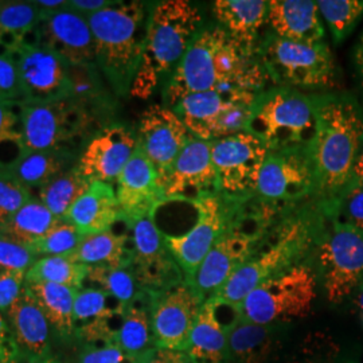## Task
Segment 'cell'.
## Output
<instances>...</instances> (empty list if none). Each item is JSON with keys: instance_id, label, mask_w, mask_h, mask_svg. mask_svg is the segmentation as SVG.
Returning <instances> with one entry per match:
<instances>
[{"instance_id": "6da1fadb", "label": "cell", "mask_w": 363, "mask_h": 363, "mask_svg": "<svg viewBox=\"0 0 363 363\" xmlns=\"http://www.w3.org/2000/svg\"><path fill=\"white\" fill-rule=\"evenodd\" d=\"M267 78L257 54L247 52L218 23H205L164 82L163 105L172 109L187 96L214 89L262 91Z\"/></svg>"}, {"instance_id": "7a4b0ae2", "label": "cell", "mask_w": 363, "mask_h": 363, "mask_svg": "<svg viewBox=\"0 0 363 363\" xmlns=\"http://www.w3.org/2000/svg\"><path fill=\"white\" fill-rule=\"evenodd\" d=\"M318 130L311 145L313 199L331 217L346 191L363 147V109L346 93L313 94Z\"/></svg>"}, {"instance_id": "3957f363", "label": "cell", "mask_w": 363, "mask_h": 363, "mask_svg": "<svg viewBox=\"0 0 363 363\" xmlns=\"http://www.w3.org/2000/svg\"><path fill=\"white\" fill-rule=\"evenodd\" d=\"M327 220L313 198L288 208L216 296L240 308L247 295L265 280L315 259Z\"/></svg>"}, {"instance_id": "277c9868", "label": "cell", "mask_w": 363, "mask_h": 363, "mask_svg": "<svg viewBox=\"0 0 363 363\" xmlns=\"http://www.w3.org/2000/svg\"><path fill=\"white\" fill-rule=\"evenodd\" d=\"M152 3L116 1L88 18L96 66L117 97H127L143 58Z\"/></svg>"}, {"instance_id": "5b68a950", "label": "cell", "mask_w": 363, "mask_h": 363, "mask_svg": "<svg viewBox=\"0 0 363 363\" xmlns=\"http://www.w3.org/2000/svg\"><path fill=\"white\" fill-rule=\"evenodd\" d=\"M205 25L199 7L187 0L152 3L143 58L130 96L150 99L179 65L198 31Z\"/></svg>"}, {"instance_id": "8992f818", "label": "cell", "mask_w": 363, "mask_h": 363, "mask_svg": "<svg viewBox=\"0 0 363 363\" xmlns=\"http://www.w3.org/2000/svg\"><path fill=\"white\" fill-rule=\"evenodd\" d=\"M286 211V208L268 206L253 196L237 203L232 220L202 261L191 284L203 301L214 298L233 273L252 257L269 228Z\"/></svg>"}, {"instance_id": "52a82bcc", "label": "cell", "mask_w": 363, "mask_h": 363, "mask_svg": "<svg viewBox=\"0 0 363 363\" xmlns=\"http://www.w3.org/2000/svg\"><path fill=\"white\" fill-rule=\"evenodd\" d=\"M316 130L313 94L284 86L259 91L245 124V132L259 139L268 152L310 148Z\"/></svg>"}, {"instance_id": "ba28073f", "label": "cell", "mask_w": 363, "mask_h": 363, "mask_svg": "<svg viewBox=\"0 0 363 363\" xmlns=\"http://www.w3.org/2000/svg\"><path fill=\"white\" fill-rule=\"evenodd\" d=\"M315 259L273 276L255 288L240 306L241 318L262 325H279L310 315L318 296Z\"/></svg>"}, {"instance_id": "9c48e42d", "label": "cell", "mask_w": 363, "mask_h": 363, "mask_svg": "<svg viewBox=\"0 0 363 363\" xmlns=\"http://www.w3.org/2000/svg\"><path fill=\"white\" fill-rule=\"evenodd\" d=\"M256 54L276 86L330 89L337 85L335 61L325 40L306 43L268 34Z\"/></svg>"}, {"instance_id": "30bf717a", "label": "cell", "mask_w": 363, "mask_h": 363, "mask_svg": "<svg viewBox=\"0 0 363 363\" xmlns=\"http://www.w3.org/2000/svg\"><path fill=\"white\" fill-rule=\"evenodd\" d=\"M319 283L330 303L339 304L363 286V230L328 217L315 253Z\"/></svg>"}, {"instance_id": "8fae6325", "label": "cell", "mask_w": 363, "mask_h": 363, "mask_svg": "<svg viewBox=\"0 0 363 363\" xmlns=\"http://www.w3.org/2000/svg\"><path fill=\"white\" fill-rule=\"evenodd\" d=\"M99 128L69 97L50 103L23 104V151L70 150L81 152Z\"/></svg>"}, {"instance_id": "7c38bea8", "label": "cell", "mask_w": 363, "mask_h": 363, "mask_svg": "<svg viewBox=\"0 0 363 363\" xmlns=\"http://www.w3.org/2000/svg\"><path fill=\"white\" fill-rule=\"evenodd\" d=\"M257 93L241 89H214L187 96L172 109L193 136L213 142L245 130Z\"/></svg>"}, {"instance_id": "4fadbf2b", "label": "cell", "mask_w": 363, "mask_h": 363, "mask_svg": "<svg viewBox=\"0 0 363 363\" xmlns=\"http://www.w3.org/2000/svg\"><path fill=\"white\" fill-rule=\"evenodd\" d=\"M315 195L311 147L268 152L253 198L276 208L298 205Z\"/></svg>"}, {"instance_id": "5bb4252c", "label": "cell", "mask_w": 363, "mask_h": 363, "mask_svg": "<svg viewBox=\"0 0 363 363\" xmlns=\"http://www.w3.org/2000/svg\"><path fill=\"white\" fill-rule=\"evenodd\" d=\"M238 202L220 194L195 201L193 202L196 210L194 225L181 235L163 233L169 252L184 276V281L193 284L202 261L229 225Z\"/></svg>"}, {"instance_id": "9a60e30c", "label": "cell", "mask_w": 363, "mask_h": 363, "mask_svg": "<svg viewBox=\"0 0 363 363\" xmlns=\"http://www.w3.org/2000/svg\"><path fill=\"white\" fill-rule=\"evenodd\" d=\"M268 150L247 132L211 142V159L220 194L232 201H247L255 194Z\"/></svg>"}, {"instance_id": "2e32d148", "label": "cell", "mask_w": 363, "mask_h": 363, "mask_svg": "<svg viewBox=\"0 0 363 363\" xmlns=\"http://www.w3.org/2000/svg\"><path fill=\"white\" fill-rule=\"evenodd\" d=\"M130 232V268L142 289L162 292L184 281L154 217L136 222Z\"/></svg>"}, {"instance_id": "e0dca14e", "label": "cell", "mask_w": 363, "mask_h": 363, "mask_svg": "<svg viewBox=\"0 0 363 363\" xmlns=\"http://www.w3.org/2000/svg\"><path fill=\"white\" fill-rule=\"evenodd\" d=\"M7 54L18 69L26 104L50 103L70 94L69 65L40 43H19Z\"/></svg>"}, {"instance_id": "ac0fdd59", "label": "cell", "mask_w": 363, "mask_h": 363, "mask_svg": "<svg viewBox=\"0 0 363 363\" xmlns=\"http://www.w3.org/2000/svg\"><path fill=\"white\" fill-rule=\"evenodd\" d=\"M159 183L166 202L193 203L202 198L220 194L218 178L211 159V142L191 136Z\"/></svg>"}, {"instance_id": "d6986e66", "label": "cell", "mask_w": 363, "mask_h": 363, "mask_svg": "<svg viewBox=\"0 0 363 363\" xmlns=\"http://www.w3.org/2000/svg\"><path fill=\"white\" fill-rule=\"evenodd\" d=\"M151 294L156 347L186 351L203 298L187 281Z\"/></svg>"}, {"instance_id": "ffe728a7", "label": "cell", "mask_w": 363, "mask_h": 363, "mask_svg": "<svg viewBox=\"0 0 363 363\" xmlns=\"http://www.w3.org/2000/svg\"><path fill=\"white\" fill-rule=\"evenodd\" d=\"M138 147V135L128 125L112 123L93 133L84 144L77 167L88 182L112 184L123 172Z\"/></svg>"}, {"instance_id": "44dd1931", "label": "cell", "mask_w": 363, "mask_h": 363, "mask_svg": "<svg viewBox=\"0 0 363 363\" xmlns=\"http://www.w3.org/2000/svg\"><path fill=\"white\" fill-rule=\"evenodd\" d=\"M116 184L120 220L127 223L128 229L139 220L154 217L156 210L166 203L157 171L139 145Z\"/></svg>"}, {"instance_id": "7402d4cb", "label": "cell", "mask_w": 363, "mask_h": 363, "mask_svg": "<svg viewBox=\"0 0 363 363\" xmlns=\"http://www.w3.org/2000/svg\"><path fill=\"white\" fill-rule=\"evenodd\" d=\"M138 135V145L154 164L159 181L169 172L184 145L193 136L174 109L163 104L144 109Z\"/></svg>"}, {"instance_id": "603a6c76", "label": "cell", "mask_w": 363, "mask_h": 363, "mask_svg": "<svg viewBox=\"0 0 363 363\" xmlns=\"http://www.w3.org/2000/svg\"><path fill=\"white\" fill-rule=\"evenodd\" d=\"M240 308L208 298L196 316L186 352L194 363H228L229 331L240 319Z\"/></svg>"}, {"instance_id": "cb8c5ba5", "label": "cell", "mask_w": 363, "mask_h": 363, "mask_svg": "<svg viewBox=\"0 0 363 363\" xmlns=\"http://www.w3.org/2000/svg\"><path fill=\"white\" fill-rule=\"evenodd\" d=\"M39 42L60 55L69 66L96 65L94 38L86 18L62 10L43 15Z\"/></svg>"}, {"instance_id": "d4e9b609", "label": "cell", "mask_w": 363, "mask_h": 363, "mask_svg": "<svg viewBox=\"0 0 363 363\" xmlns=\"http://www.w3.org/2000/svg\"><path fill=\"white\" fill-rule=\"evenodd\" d=\"M69 99L91 118L99 130L116 123L117 97L105 81L99 67L91 65L69 66Z\"/></svg>"}, {"instance_id": "484cf974", "label": "cell", "mask_w": 363, "mask_h": 363, "mask_svg": "<svg viewBox=\"0 0 363 363\" xmlns=\"http://www.w3.org/2000/svg\"><path fill=\"white\" fill-rule=\"evenodd\" d=\"M267 23L272 28V34L280 38L306 43L325 40L318 3L312 0L268 1Z\"/></svg>"}, {"instance_id": "4316f807", "label": "cell", "mask_w": 363, "mask_h": 363, "mask_svg": "<svg viewBox=\"0 0 363 363\" xmlns=\"http://www.w3.org/2000/svg\"><path fill=\"white\" fill-rule=\"evenodd\" d=\"M13 340L22 354L49 358L52 325L40 310L38 303L25 284L18 301L6 315Z\"/></svg>"}, {"instance_id": "83f0119b", "label": "cell", "mask_w": 363, "mask_h": 363, "mask_svg": "<svg viewBox=\"0 0 363 363\" xmlns=\"http://www.w3.org/2000/svg\"><path fill=\"white\" fill-rule=\"evenodd\" d=\"M64 220L82 235L111 230L120 220L116 190L104 182H91L89 189L69 208Z\"/></svg>"}, {"instance_id": "f1b7e54d", "label": "cell", "mask_w": 363, "mask_h": 363, "mask_svg": "<svg viewBox=\"0 0 363 363\" xmlns=\"http://www.w3.org/2000/svg\"><path fill=\"white\" fill-rule=\"evenodd\" d=\"M213 13L220 25L247 52L256 54L259 30L267 23L268 1L217 0Z\"/></svg>"}, {"instance_id": "f546056e", "label": "cell", "mask_w": 363, "mask_h": 363, "mask_svg": "<svg viewBox=\"0 0 363 363\" xmlns=\"http://www.w3.org/2000/svg\"><path fill=\"white\" fill-rule=\"evenodd\" d=\"M281 346L279 325H262L240 316L229 331L228 363H271Z\"/></svg>"}, {"instance_id": "4dcf8cb0", "label": "cell", "mask_w": 363, "mask_h": 363, "mask_svg": "<svg viewBox=\"0 0 363 363\" xmlns=\"http://www.w3.org/2000/svg\"><path fill=\"white\" fill-rule=\"evenodd\" d=\"M115 343L130 359L139 362L155 346L152 330V294L142 291L127 306Z\"/></svg>"}, {"instance_id": "1f68e13d", "label": "cell", "mask_w": 363, "mask_h": 363, "mask_svg": "<svg viewBox=\"0 0 363 363\" xmlns=\"http://www.w3.org/2000/svg\"><path fill=\"white\" fill-rule=\"evenodd\" d=\"M78 152L70 150L23 151L7 169L27 189H39L77 164Z\"/></svg>"}, {"instance_id": "d6a6232c", "label": "cell", "mask_w": 363, "mask_h": 363, "mask_svg": "<svg viewBox=\"0 0 363 363\" xmlns=\"http://www.w3.org/2000/svg\"><path fill=\"white\" fill-rule=\"evenodd\" d=\"M70 259L86 267L130 268V234L116 233L111 229L84 235Z\"/></svg>"}, {"instance_id": "836d02e7", "label": "cell", "mask_w": 363, "mask_h": 363, "mask_svg": "<svg viewBox=\"0 0 363 363\" xmlns=\"http://www.w3.org/2000/svg\"><path fill=\"white\" fill-rule=\"evenodd\" d=\"M26 286L54 331L62 339L74 337V300L77 291L52 283H26Z\"/></svg>"}, {"instance_id": "e575fe53", "label": "cell", "mask_w": 363, "mask_h": 363, "mask_svg": "<svg viewBox=\"0 0 363 363\" xmlns=\"http://www.w3.org/2000/svg\"><path fill=\"white\" fill-rule=\"evenodd\" d=\"M43 18L35 1L0 0V34L4 52L11 50L39 26Z\"/></svg>"}, {"instance_id": "d590c367", "label": "cell", "mask_w": 363, "mask_h": 363, "mask_svg": "<svg viewBox=\"0 0 363 363\" xmlns=\"http://www.w3.org/2000/svg\"><path fill=\"white\" fill-rule=\"evenodd\" d=\"M60 220L37 196H33L0 230L30 247L49 233Z\"/></svg>"}, {"instance_id": "8d00e7d4", "label": "cell", "mask_w": 363, "mask_h": 363, "mask_svg": "<svg viewBox=\"0 0 363 363\" xmlns=\"http://www.w3.org/2000/svg\"><path fill=\"white\" fill-rule=\"evenodd\" d=\"M89 186L91 182L86 181L74 166L37 189V198L57 218L64 220L69 208Z\"/></svg>"}, {"instance_id": "74e56055", "label": "cell", "mask_w": 363, "mask_h": 363, "mask_svg": "<svg viewBox=\"0 0 363 363\" xmlns=\"http://www.w3.org/2000/svg\"><path fill=\"white\" fill-rule=\"evenodd\" d=\"M125 308L100 288H82L74 300V330L91 323L121 322Z\"/></svg>"}, {"instance_id": "f35d334b", "label": "cell", "mask_w": 363, "mask_h": 363, "mask_svg": "<svg viewBox=\"0 0 363 363\" xmlns=\"http://www.w3.org/2000/svg\"><path fill=\"white\" fill-rule=\"evenodd\" d=\"M89 267L70 257H39L26 273V283H52L79 291L88 280Z\"/></svg>"}, {"instance_id": "ab89813d", "label": "cell", "mask_w": 363, "mask_h": 363, "mask_svg": "<svg viewBox=\"0 0 363 363\" xmlns=\"http://www.w3.org/2000/svg\"><path fill=\"white\" fill-rule=\"evenodd\" d=\"M94 288H100L127 307L143 289L139 286L130 268L89 267L88 280Z\"/></svg>"}, {"instance_id": "60d3db41", "label": "cell", "mask_w": 363, "mask_h": 363, "mask_svg": "<svg viewBox=\"0 0 363 363\" xmlns=\"http://www.w3.org/2000/svg\"><path fill=\"white\" fill-rule=\"evenodd\" d=\"M316 3L335 43L347 38L363 16V0H320Z\"/></svg>"}, {"instance_id": "b9f144b4", "label": "cell", "mask_w": 363, "mask_h": 363, "mask_svg": "<svg viewBox=\"0 0 363 363\" xmlns=\"http://www.w3.org/2000/svg\"><path fill=\"white\" fill-rule=\"evenodd\" d=\"M337 354L339 347L335 339L318 331L301 339L280 363H335Z\"/></svg>"}, {"instance_id": "7bdbcfd3", "label": "cell", "mask_w": 363, "mask_h": 363, "mask_svg": "<svg viewBox=\"0 0 363 363\" xmlns=\"http://www.w3.org/2000/svg\"><path fill=\"white\" fill-rule=\"evenodd\" d=\"M82 234L77 229L61 220L49 233L43 235L30 249L39 259L40 257H70L82 240Z\"/></svg>"}, {"instance_id": "ee69618b", "label": "cell", "mask_w": 363, "mask_h": 363, "mask_svg": "<svg viewBox=\"0 0 363 363\" xmlns=\"http://www.w3.org/2000/svg\"><path fill=\"white\" fill-rule=\"evenodd\" d=\"M30 189L7 169H0V229L33 198Z\"/></svg>"}, {"instance_id": "f6af8a7d", "label": "cell", "mask_w": 363, "mask_h": 363, "mask_svg": "<svg viewBox=\"0 0 363 363\" xmlns=\"http://www.w3.org/2000/svg\"><path fill=\"white\" fill-rule=\"evenodd\" d=\"M37 259L30 247L0 230V272L27 273Z\"/></svg>"}, {"instance_id": "bcb514c9", "label": "cell", "mask_w": 363, "mask_h": 363, "mask_svg": "<svg viewBox=\"0 0 363 363\" xmlns=\"http://www.w3.org/2000/svg\"><path fill=\"white\" fill-rule=\"evenodd\" d=\"M331 217L363 230V183L352 182L347 186Z\"/></svg>"}, {"instance_id": "7dc6e473", "label": "cell", "mask_w": 363, "mask_h": 363, "mask_svg": "<svg viewBox=\"0 0 363 363\" xmlns=\"http://www.w3.org/2000/svg\"><path fill=\"white\" fill-rule=\"evenodd\" d=\"M22 108L23 104L0 103V151L10 144L23 150Z\"/></svg>"}, {"instance_id": "c3c4849f", "label": "cell", "mask_w": 363, "mask_h": 363, "mask_svg": "<svg viewBox=\"0 0 363 363\" xmlns=\"http://www.w3.org/2000/svg\"><path fill=\"white\" fill-rule=\"evenodd\" d=\"M0 103L26 104L18 69L10 54H0Z\"/></svg>"}, {"instance_id": "681fc988", "label": "cell", "mask_w": 363, "mask_h": 363, "mask_svg": "<svg viewBox=\"0 0 363 363\" xmlns=\"http://www.w3.org/2000/svg\"><path fill=\"white\" fill-rule=\"evenodd\" d=\"M26 284V273L0 272V312L7 315L21 298Z\"/></svg>"}, {"instance_id": "f907efd6", "label": "cell", "mask_w": 363, "mask_h": 363, "mask_svg": "<svg viewBox=\"0 0 363 363\" xmlns=\"http://www.w3.org/2000/svg\"><path fill=\"white\" fill-rule=\"evenodd\" d=\"M127 357L116 343L100 346H84L79 355V363H135Z\"/></svg>"}, {"instance_id": "816d5d0a", "label": "cell", "mask_w": 363, "mask_h": 363, "mask_svg": "<svg viewBox=\"0 0 363 363\" xmlns=\"http://www.w3.org/2000/svg\"><path fill=\"white\" fill-rule=\"evenodd\" d=\"M21 351L13 340L9 320L0 312V363H13Z\"/></svg>"}, {"instance_id": "f5cc1de1", "label": "cell", "mask_w": 363, "mask_h": 363, "mask_svg": "<svg viewBox=\"0 0 363 363\" xmlns=\"http://www.w3.org/2000/svg\"><path fill=\"white\" fill-rule=\"evenodd\" d=\"M140 363H194L186 351L154 347L148 351Z\"/></svg>"}, {"instance_id": "db71d44e", "label": "cell", "mask_w": 363, "mask_h": 363, "mask_svg": "<svg viewBox=\"0 0 363 363\" xmlns=\"http://www.w3.org/2000/svg\"><path fill=\"white\" fill-rule=\"evenodd\" d=\"M115 3L116 1L112 0H67V10L88 19L91 15L103 11Z\"/></svg>"}, {"instance_id": "11a10c76", "label": "cell", "mask_w": 363, "mask_h": 363, "mask_svg": "<svg viewBox=\"0 0 363 363\" xmlns=\"http://www.w3.org/2000/svg\"><path fill=\"white\" fill-rule=\"evenodd\" d=\"M354 62H355L357 73H358V77H359V81H361V86H362L363 91V33L361 38H359V42L355 46Z\"/></svg>"}, {"instance_id": "9f6ffc18", "label": "cell", "mask_w": 363, "mask_h": 363, "mask_svg": "<svg viewBox=\"0 0 363 363\" xmlns=\"http://www.w3.org/2000/svg\"><path fill=\"white\" fill-rule=\"evenodd\" d=\"M54 358L49 357V358H40V357H31V355H26V354H19V357L16 358V361L13 363H52Z\"/></svg>"}, {"instance_id": "6f0895ef", "label": "cell", "mask_w": 363, "mask_h": 363, "mask_svg": "<svg viewBox=\"0 0 363 363\" xmlns=\"http://www.w3.org/2000/svg\"><path fill=\"white\" fill-rule=\"evenodd\" d=\"M352 182L363 183V147L361 152H359V156H358V160H357L355 169H354V172H352V177H351L350 183H352Z\"/></svg>"}, {"instance_id": "680465c9", "label": "cell", "mask_w": 363, "mask_h": 363, "mask_svg": "<svg viewBox=\"0 0 363 363\" xmlns=\"http://www.w3.org/2000/svg\"><path fill=\"white\" fill-rule=\"evenodd\" d=\"M357 306H358V310L363 315V286L357 292Z\"/></svg>"}, {"instance_id": "91938a15", "label": "cell", "mask_w": 363, "mask_h": 363, "mask_svg": "<svg viewBox=\"0 0 363 363\" xmlns=\"http://www.w3.org/2000/svg\"><path fill=\"white\" fill-rule=\"evenodd\" d=\"M0 54H4V50H3V45H1V34H0Z\"/></svg>"}, {"instance_id": "94428289", "label": "cell", "mask_w": 363, "mask_h": 363, "mask_svg": "<svg viewBox=\"0 0 363 363\" xmlns=\"http://www.w3.org/2000/svg\"><path fill=\"white\" fill-rule=\"evenodd\" d=\"M52 363H60V362H58V361H55V359H54V362H52Z\"/></svg>"}, {"instance_id": "6125c7cd", "label": "cell", "mask_w": 363, "mask_h": 363, "mask_svg": "<svg viewBox=\"0 0 363 363\" xmlns=\"http://www.w3.org/2000/svg\"><path fill=\"white\" fill-rule=\"evenodd\" d=\"M135 363H140V362H135Z\"/></svg>"}, {"instance_id": "be15d7a7", "label": "cell", "mask_w": 363, "mask_h": 363, "mask_svg": "<svg viewBox=\"0 0 363 363\" xmlns=\"http://www.w3.org/2000/svg\"><path fill=\"white\" fill-rule=\"evenodd\" d=\"M362 318H363V315H362Z\"/></svg>"}]
</instances>
